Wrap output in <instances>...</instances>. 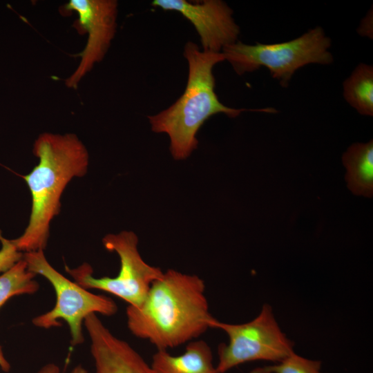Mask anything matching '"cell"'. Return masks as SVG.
Instances as JSON below:
<instances>
[{
	"mask_svg": "<svg viewBox=\"0 0 373 373\" xmlns=\"http://www.w3.org/2000/svg\"><path fill=\"white\" fill-rule=\"evenodd\" d=\"M126 312L128 328L134 336L166 350L199 337L211 328L213 318L204 280L173 269L163 272L142 303L128 305Z\"/></svg>",
	"mask_w": 373,
	"mask_h": 373,
	"instance_id": "1",
	"label": "cell"
},
{
	"mask_svg": "<svg viewBox=\"0 0 373 373\" xmlns=\"http://www.w3.org/2000/svg\"><path fill=\"white\" fill-rule=\"evenodd\" d=\"M39 163L24 176L32 197L30 220L23 233L12 240L19 251L44 250L51 220L60 209V198L74 177L86 174L88 164L86 148L75 134L45 133L33 147Z\"/></svg>",
	"mask_w": 373,
	"mask_h": 373,
	"instance_id": "2",
	"label": "cell"
},
{
	"mask_svg": "<svg viewBox=\"0 0 373 373\" xmlns=\"http://www.w3.org/2000/svg\"><path fill=\"white\" fill-rule=\"evenodd\" d=\"M184 56L188 61L189 75L183 94L168 108L148 117L153 132L169 135L170 151L175 160L188 157L197 148L196 134L213 115L224 113L233 118L246 111L276 113L274 108L248 110L228 107L221 103L215 91L213 68L225 60L222 52L201 51L195 43L188 41Z\"/></svg>",
	"mask_w": 373,
	"mask_h": 373,
	"instance_id": "3",
	"label": "cell"
},
{
	"mask_svg": "<svg viewBox=\"0 0 373 373\" xmlns=\"http://www.w3.org/2000/svg\"><path fill=\"white\" fill-rule=\"evenodd\" d=\"M331 44L324 30L316 26L296 39L281 43L250 45L237 41L224 47L222 52L238 75L265 67L282 87L286 88L299 68L309 64H332Z\"/></svg>",
	"mask_w": 373,
	"mask_h": 373,
	"instance_id": "4",
	"label": "cell"
},
{
	"mask_svg": "<svg viewBox=\"0 0 373 373\" xmlns=\"http://www.w3.org/2000/svg\"><path fill=\"white\" fill-rule=\"evenodd\" d=\"M23 259L29 271L46 278L52 285L56 294L55 307L45 314L32 319L39 327L48 329L60 326V319L65 321L70 329L73 345L84 342L82 325L91 314L113 316L117 306L110 298L89 292L86 289L64 276L46 260L44 250L25 252Z\"/></svg>",
	"mask_w": 373,
	"mask_h": 373,
	"instance_id": "5",
	"label": "cell"
},
{
	"mask_svg": "<svg viewBox=\"0 0 373 373\" xmlns=\"http://www.w3.org/2000/svg\"><path fill=\"white\" fill-rule=\"evenodd\" d=\"M210 327L223 330L229 338L228 343H221L218 348V373L249 361L277 363L294 352L292 341L281 330L268 304L247 323L231 324L213 318Z\"/></svg>",
	"mask_w": 373,
	"mask_h": 373,
	"instance_id": "6",
	"label": "cell"
},
{
	"mask_svg": "<svg viewBox=\"0 0 373 373\" xmlns=\"http://www.w3.org/2000/svg\"><path fill=\"white\" fill-rule=\"evenodd\" d=\"M103 244L107 250L115 251L119 258L120 269L117 276L95 278L88 263L75 269L66 265V271L76 283L85 289L102 290L124 300L128 305L139 306L153 283L163 272L142 259L137 249L138 238L132 231L106 235L103 238Z\"/></svg>",
	"mask_w": 373,
	"mask_h": 373,
	"instance_id": "7",
	"label": "cell"
},
{
	"mask_svg": "<svg viewBox=\"0 0 373 373\" xmlns=\"http://www.w3.org/2000/svg\"><path fill=\"white\" fill-rule=\"evenodd\" d=\"M117 5L115 0H70L64 6V12L77 13L78 26L88 35L79 65L65 81L68 88H77L104 57L116 32Z\"/></svg>",
	"mask_w": 373,
	"mask_h": 373,
	"instance_id": "8",
	"label": "cell"
},
{
	"mask_svg": "<svg viewBox=\"0 0 373 373\" xmlns=\"http://www.w3.org/2000/svg\"><path fill=\"white\" fill-rule=\"evenodd\" d=\"M152 6L176 11L188 19L198 33L204 51L221 52L238 41L240 28L233 10L221 0L191 3L186 0H154Z\"/></svg>",
	"mask_w": 373,
	"mask_h": 373,
	"instance_id": "9",
	"label": "cell"
},
{
	"mask_svg": "<svg viewBox=\"0 0 373 373\" xmlns=\"http://www.w3.org/2000/svg\"><path fill=\"white\" fill-rule=\"evenodd\" d=\"M84 324L90 341L95 373H155L141 355L113 334L96 314L87 316Z\"/></svg>",
	"mask_w": 373,
	"mask_h": 373,
	"instance_id": "10",
	"label": "cell"
},
{
	"mask_svg": "<svg viewBox=\"0 0 373 373\" xmlns=\"http://www.w3.org/2000/svg\"><path fill=\"white\" fill-rule=\"evenodd\" d=\"M155 373H218L212 352L202 340L188 343L185 351L173 356L166 350H157L150 365Z\"/></svg>",
	"mask_w": 373,
	"mask_h": 373,
	"instance_id": "11",
	"label": "cell"
},
{
	"mask_svg": "<svg viewBox=\"0 0 373 373\" xmlns=\"http://www.w3.org/2000/svg\"><path fill=\"white\" fill-rule=\"evenodd\" d=\"M348 189L356 195H373V141L356 142L342 156Z\"/></svg>",
	"mask_w": 373,
	"mask_h": 373,
	"instance_id": "12",
	"label": "cell"
},
{
	"mask_svg": "<svg viewBox=\"0 0 373 373\" xmlns=\"http://www.w3.org/2000/svg\"><path fill=\"white\" fill-rule=\"evenodd\" d=\"M343 95L359 114L373 115V66L358 64L343 83Z\"/></svg>",
	"mask_w": 373,
	"mask_h": 373,
	"instance_id": "13",
	"label": "cell"
},
{
	"mask_svg": "<svg viewBox=\"0 0 373 373\" xmlns=\"http://www.w3.org/2000/svg\"><path fill=\"white\" fill-rule=\"evenodd\" d=\"M23 258L0 276V308L12 296L35 293L39 284Z\"/></svg>",
	"mask_w": 373,
	"mask_h": 373,
	"instance_id": "14",
	"label": "cell"
},
{
	"mask_svg": "<svg viewBox=\"0 0 373 373\" xmlns=\"http://www.w3.org/2000/svg\"><path fill=\"white\" fill-rule=\"evenodd\" d=\"M321 363L302 357L293 352L276 364L258 367L250 373H323Z\"/></svg>",
	"mask_w": 373,
	"mask_h": 373,
	"instance_id": "15",
	"label": "cell"
},
{
	"mask_svg": "<svg viewBox=\"0 0 373 373\" xmlns=\"http://www.w3.org/2000/svg\"><path fill=\"white\" fill-rule=\"evenodd\" d=\"M1 249L0 250V273L10 269L21 260L23 254L19 251L12 240H7L0 235Z\"/></svg>",
	"mask_w": 373,
	"mask_h": 373,
	"instance_id": "16",
	"label": "cell"
},
{
	"mask_svg": "<svg viewBox=\"0 0 373 373\" xmlns=\"http://www.w3.org/2000/svg\"><path fill=\"white\" fill-rule=\"evenodd\" d=\"M357 32L362 37H367L372 39V9L370 10L369 12L363 19Z\"/></svg>",
	"mask_w": 373,
	"mask_h": 373,
	"instance_id": "17",
	"label": "cell"
},
{
	"mask_svg": "<svg viewBox=\"0 0 373 373\" xmlns=\"http://www.w3.org/2000/svg\"><path fill=\"white\" fill-rule=\"evenodd\" d=\"M0 366L3 371L8 372L10 370V364L3 356L1 347L0 346ZM39 373H59V367L55 364L45 365Z\"/></svg>",
	"mask_w": 373,
	"mask_h": 373,
	"instance_id": "18",
	"label": "cell"
},
{
	"mask_svg": "<svg viewBox=\"0 0 373 373\" xmlns=\"http://www.w3.org/2000/svg\"><path fill=\"white\" fill-rule=\"evenodd\" d=\"M70 373H88V372L82 365H78L75 367Z\"/></svg>",
	"mask_w": 373,
	"mask_h": 373,
	"instance_id": "19",
	"label": "cell"
}]
</instances>
